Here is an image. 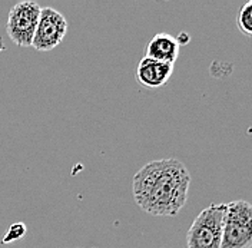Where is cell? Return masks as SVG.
<instances>
[{"mask_svg": "<svg viewBox=\"0 0 252 248\" xmlns=\"http://www.w3.org/2000/svg\"><path fill=\"white\" fill-rule=\"evenodd\" d=\"M190 175L175 158L145 164L133 175L132 192L136 205L154 217H175L188 201Z\"/></svg>", "mask_w": 252, "mask_h": 248, "instance_id": "obj_1", "label": "cell"}, {"mask_svg": "<svg viewBox=\"0 0 252 248\" xmlns=\"http://www.w3.org/2000/svg\"><path fill=\"white\" fill-rule=\"evenodd\" d=\"M252 247V205L236 200L225 204L220 248Z\"/></svg>", "mask_w": 252, "mask_h": 248, "instance_id": "obj_2", "label": "cell"}, {"mask_svg": "<svg viewBox=\"0 0 252 248\" xmlns=\"http://www.w3.org/2000/svg\"><path fill=\"white\" fill-rule=\"evenodd\" d=\"M225 204H212L204 208L187 234L188 248H220Z\"/></svg>", "mask_w": 252, "mask_h": 248, "instance_id": "obj_3", "label": "cell"}, {"mask_svg": "<svg viewBox=\"0 0 252 248\" xmlns=\"http://www.w3.org/2000/svg\"><path fill=\"white\" fill-rule=\"evenodd\" d=\"M42 6L37 1H19L10 9L6 23V32L10 40L19 47L32 46L34 31L40 17Z\"/></svg>", "mask_w": 252, "mask_h": 248, "instance_id": "obj_4", "label": "cell"}, {"mask_svg": "<svg viewBox=\"0 0 252 248\" xmlns=\"http://www.w3.org/2000/svg\"><path fill=\"white\" fill-rule=\"evenodd\" d=\"M69 29L66 17L53 7H42L32 46L39 52H49L63 42Z\"/></svg>", "mask_w": 252, "mask_h": 248, "instance_id": "obj_5", "label": "cell"}, {"mask_svg": "<svg viewBox=\"0 0 252 248\" xmlns=\"http://www.w3.org/2000/svg\"><path fill=\"white\" fill-rule=\"evenodd\" d=\"M173 75V65L154 61L143 56L136 65L135 78L142 86L149 89H157L169 82Z\"/></svg>", "mask_w": 252, "mask_h": 248, "instance_id": "obj_6", "label": "cell"}, {"mask_svg": "<svg viewBox=\"0 0 252 248\" xmlns=\"http://www.w3.org/2000/svg\"><path fill=\"white\" fill-rule=\"evenodd\" d=\"M181 43L176 37H173L169 33H157L145 47V56L151 58L154 61H159L163 63L176 62L179 56Z\"/></svg>", "mask_w": 252, "mask_h": 248, "instance_id": "obj_7", "label": "cell"}, {"mask_svg": "<svg viewBox=\"0 0 252 248\" xmlns=\"http://www.w3.org/2000/svg\"><path fill=\"white\" fill-rule=\"evenodd\" d=\"M236 28L247 37L252 36V0L242 4L236 13Z\"/></svg>", "mask_w": 252, "mask_h": 248, "instance_id": "obj_8", "label": "cell"}, {"mask_svg": "<svg viewBox=\"0 0 252 248\" xmlns=\"http://www.w3.org/2000/svg\"><path fill=\"white\" fill-rule=\"evenodd\" d=\"M26 231H28L26 224H23V222H15V224H12V225L9 227L7 233L4 234V237H3V240H1V244L6 246V244L16 243V241L22 240V238L26 235Z\"/></svg>", "mask_w": 252, "mask_h": 248, "instance_id": "obj_9", "label": "cell"}]
</instances>
